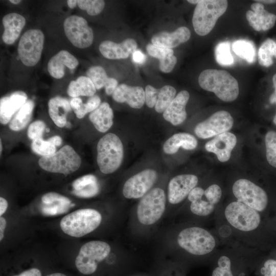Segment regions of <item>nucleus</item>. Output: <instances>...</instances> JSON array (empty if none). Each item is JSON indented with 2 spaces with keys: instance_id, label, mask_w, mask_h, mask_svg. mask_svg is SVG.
Segmentation results:
<instances>
[{
  "instance_id": "f257e3e1",
  "label": "nucleus",
  "mask_w": 276,
  "mask_h": 276,
  "mask_svg": "<svg viewBox=\"0 0 276 276\" xmlns=\"http://www.w3.org/2000/svg\"><path fill=\"white\" fill-rule=\"evenodd\" d=\"M214 229L222 242H235L268 251L276 246L269 220L257 211L236 200L221 204L214 218Z\"/></svg>"
},
{
  "instance_id": "f03ea898",
  "label": "nucleus",
  "mask_w": 276,
  "mask_h": 276,
  "mask_svg": "<svg viewBox=\"0 0 276 276\" xmlns=\"http://www.w3.org/2000/svg\"><path fill=\"white\" fill-rule=\"evenodd\" d=\"M266 252L235 242L223 244L210 261L211 276H249Z\"/></svg>"
},
{
  "instance_id": "7ed1b4c3",
  "label": "nucleus",
  "mask_w": 276,
  "mask_h": 276,
  "mask_svg": "<svg viewBox=\"0 0 276 276\" xmlns=\"http://www.w3.org/2000/svg\"><path fill=\"white\" fill-rule=\"evenodd\" d=\"M178 246L194 257L206 259L210 262L222 242L215 230L199 226L181 229L176 238Z\"/></svg>"
},
{
  "instance_id": "20e7f679",
  "label": "nucleus",
  "mask_w": 276,
  "mask_h": 276,
  "mask_svg": "<svg viewBox=\"0 0 276 276\" xmlns=\"http://www.w3.org/2000/svg\"><path fill=\"white\" fill-rule=\"evenodd\" d=\"M199 86L204 90L213 92L221 100L229 102L238 97V82L232 75L225 70L206 69L198 77Z\"/></svg>"
},
{
  "instance_id": "39448f33",
  "label": "nucleus",
  "mask_w": 276,
  "mask_h": 276,
  "mask_svg": "<svg viewBox=\"0 0 276 276\" xmlns=\"http://www.w3.org/2000/svg\"><path fill=\"white\" fill-rule=\"evenodd\" d=\"M222 195V189L217 183H212L205 189L196 187L188 196L191 213L195 216L214 220L221 205Z\"/></svg>"
},
{
  "instance_id": "423d86ee",
  "label": "nucleus",
  "mask_w": 276,
  "mask_h": 276,
  "mask_svg": "<svg viewBox=\"0 0 276 276\" xmlns=\"http://www.w3.org/2000/svg\"><path fill=\"white\" fill-rule=\"evenodd\" d=\"M232 192L236 201L254 209L270 220L269 198L261 187L248 179L241 178L233 182Z\"/></svg>"
},
{
  "instance_id": "0eeeda50",
  "label": "nucleus",
  "mask_w": 276,
  "mask_h": 276,
  "mask_svg": "<svg viewBox=\"0 0 276 276\" xmlns=\"http://www.w3.org/2000/svg\"><path fill=\"white\" fill-rule=\"evenodd\" d=\"M187 2L197 4L193 13L192 24L195 32L200 36H205L213 30L228 6L226 0H188Z\"/></svg>"
},
{
  "instance_id": "6e6552de",
  "label": "nucleus",
  "mask_w": 276,
  "mask_h": 276,
  "mask_svg": "<svg viewBox=\"0 0 276 276\" xmlns=\"http://www.w3.org/2000/svg\"><path fill=\"white\" fill-rule=\"evenodd\" d=\"M102 216L93 209H81L64 216L60 222V226L65 234L79 238L93 232L100 225Z\"/></svg>"
},
{
  "instance_id": "1a4fd4ad",
  "label": "nucleus",
  "mask_w": 276,
  "mask_h": 276,
  "mask_svg": "<svg viewBox=\"0 0 276 276\" xmlns=\"http://www.w3.org/2000/svg\"><path fill=\"white\" fill-rule=\"evenodd\" d=\"M97 162L100 170L104 174L116 171L122 164L124 150L122 141L115 134L108 133L99 141Z\"/></svg>"
},
{
  "instance_id": "9d476101",
  "label": "nucleus",
  "mask_w": 276,
  "mask_h": 276,
  "mask_svg": "<svg viewBox=\"0 0 276 276\" xmlns=\"http://www.w3.org/2000/svg\"><path fill=\"white\" fill-rule=\"evenodd\" d=\"M81 163L79 155L68 145L63 146L51 155L42 156L38 160V164L43 170L65 176L77 171Z\"/></svg>"
},
{
  "instance_id": "9b49d317",
  "label": "nucleus",
  "mask_w": 276,
  "mask_h": 276,
  "mask_svg": "<svg viewBox=\"0 0 276 276\" xmlns=\"http://www.w3.org/2000/svg\"><path fill=\"white\" fill-rule=\"evenodd\" d=\"M110 250V245L102 241L93 240L84 243L75 259L77 269L86 275L94 273L98 264L108 256Z\"/></svg>"
},
{
  "instance_id": "f8f14e48",
  "label": "nucleus",
  "mask_w": 276,
  "mask_h": 276,
  "mask_svg": "<svg viewBox=\"0 0 276 276\" xmlns=\"http://www.w3.org/2000/svg\"><path fill=\"white\" fill-rule=\"evenodd\" d=\"M164 191L158 188L151 190L140 201L137 208V217L140 222L151 225L157 222L163 215L166 208Z\"/></svg>"
},
{
  "instance_id": "ddd939ff",
  "label": "nucleus",
  "mask_w": 276,
  "mask_h": 276,
  "mask_svg": "<svg viewBox=\"0 0 276 276\" xmlns=\"http://www.w3.org/2000/svg\"><path fill=\"white\" fill-rule=\"evenodd\" d=\"M44 39L43 33L38 29L29 30L22 35L18 44L17 53L25 65L33 66L39 61Z\"/></svg>"
},
{
  "instance_id": "4468645a",
  "label": "nucleus",
  "mask_w": 276,
  "mask_h": 276,
  "mask_svg": "<svg viewBox=\"0 0 276 276\" xmlns=\"http://www.w3.org/2000/svg\"><path fill=\"white\" fill-rule=\"evenodd\" d=\"M63 28L66 36L75 47L84 49L92 44L93 31L84 18L75 15L70 16L64 21Z\"/></svg>"
},
{
  "instance_id": "2eb2a0df",
  "label": "nucleus",
  "mask_w": 276,
  "mask_h": 276,
  "mask_svg": "<svg viewBox=\"0 0 276 276\" xmlns=\"http://www.w3.org/2000/svg\"><path fill=\"white\" fill-rule=\"evenodd\" d=\"M233 124L231 114L226 111L220 110L198 123L195 127L194 132L198 137L206 139L227 132Z\"/></svg>"
},
{
  "instance_id": "dca6fc26",
  "label": "nucleus",
  "mask_w": 276,
  "mask_h": 276,
  "mask_svg": "<svg viewBox=\"0 0 276 276\" xmlns=\"http://www.w3.org/2000/svg\"><path fill=\"white\" fill-rule=\"evenodd\" d=\"M157 177L155 170L146 169L131 176L125 182L123 194L128 199L144 196L154 183Z\"/></svg>"
},
{
  "instance_id": "f3484780",
  "label": "nucleus",
  "mask_w": 276,
  "mask_h": 276,
  "mask_svg": "<svg viewBox=\"0 0 276 276\" xmlns=\"http://www.w3.org/2000/svg\"><path fill=\"white\" fill-rule=\"evenodd\" d=\"M198 183V178L193 174H180L174 177L168 185L169 202L172 204L181 202Z\"/></svg>"
},
{
  "instance_id": "a211bd4d",
  "label": "nucleus",
  "mask_w": 276,
  "mask_h": 276,
  "mask_svg": "<svg viewBox=\"0 0 276 276\" xmlns=\"http://www.w3.org/2000/svg\"><path fill=\"white\" fill-rule=\"evenodd\" d=\"M237 143L236 135L229 132H225L215 136L205 144V150L214 153L221 162L228 160L231 152Z\"/></svg>"
},
{
  "instance_id": "6ab92c4d",
  "label": "nucleus",
  "mask_w": 276,
  "mask_h": 276,
  "mask_svg": "<svg viewBox=\"0 0 276 276\" xmlns=\"http://www.w3.org/2000/svg\"><path fill=\"white\" fill-rule=\"evenodd\" d=\"M251 10L246 13L249 25L257 31H265L272 28L276 21V15L264 9V5L255 2L251 5Z\"/></svg>"
},
{
  "instance_id": "aec40b11",
  "label": "nucleus",
  "mask_w": 276,
  "mask_h": 276,
  "mask_svg": "<svg viewBox=\"0 0 276 276\" xmlns=\"http://www.w3.org/2000/svg\"><path fill=\"white\" fill-rule=\"evenodd\" d=\"M137 44L132 38H127L120 43L105 40L100 43L99 51L109 59H126L136 50Z\"/></svg>"
},
{
  "instance_id": "412c9836",
  "label": "nucleus",
  "mask_w": 276,
  "mask_h": 276,
  "mask_svg": "<svg viewBox=\"0 0 276 276\" xmlns=\"http://www.w3.org/2000/svg\"><path fill=\"white\" fill-rule=\"evenodd\" d=\"M112 99L119 103H126L134 108H140L145 102V94L140 86H131L125 84L118 86L112 95Z\"/></svg>"
},
{
  "instance_id": "4be33fe9",
  "label": "nucleus",
  "mask_w": 276,
  "mask_h": 276,
  "mask_svg": "<svg viewBox=\"0 0 276 276\" xmlns=\"http://www.w3.org/2000/svg\"><path fill=\"white\" fill-rule=\"evenodd\" d=\"M41 212L45 216H56L68 211L72 206L71 200L56 192H48L41 198Z\"/></svg>"
},
{
  "instance_id": "5701e85b",
  "label": "nucleus",
  "mask_w": 276,
  "mask_h": 276,
  "mask_svg": "<svg viewBox=\"0 0 276 276\" xmlns=\"http://www.w3.org/2000/svg\"><path fill=\"white\" fill-rule=\"evenodd\" d=\"M27 94L22 91H16L0 100V122L5 125L11 120L14 114L28 100Z\"/></svg>"
},
{
  "instance_id": "b1692460",
  "label": "nucleus",
  "mask_w": 276,
  "mask_h": 276,
  "mask_svg": "<svg viewBox=\"0 0 276 276\" xmlns=\"http://www.w3.org/2000/svg\"><path fill=\"white\" fill-rule=\"evenodd\" d=\"M190 37L189 29L186 27H180L172 32H158L152 36L151 41L156 47L172 49L187 41Z\"/></svg>"
},
{
  "instance_id": "393cba45",
  "label": "nucleus",
  "mask_w": 276,
  "mask_h": 276,
  "mask_svg": "<svg viewBox=\"0 0 276 276\" xmlns=\"http://www.w3.org/2000/svg\"><path fill=\"white\" fill-rule=\"evenodd\" d=\"M189 97L188 91H180L163 112L164 119L174 126L183 123L187 118L186 106Z\"/></svg>"
},
{
  "instance_id": "a878e982",
  "label": "nucleus",
  "mask_w": 276,
  "mask_h": 276,
  "mask_svg": "<svg viewBox=\"0 0 276 276\" xmlns=\"http://www.w3.org/2000/svg\"><path fill=\"white\" fill-rule=\"evenodd\" d=\"M78 64V60L73 55L67 51L61 50L50 59L47 68L52 77L61 79L64 75L65 67L73 70Z\"/></svg>"
},
{
  "instance_id": "bb28decb",
  "label": "nucleus",
  "mask_w": 276,
  "mask_h": 276,
  "mask_svg": "<svg viewBox=\"0 0 276 276\" xmlns=\"http://www.w3.org/2000/svg\"><path fill=\"white\" fill-rule=\"evenodd\" d=\"M2 22L5 29L2 35L3 40L7 44H13L24 28L26 19L19 14L11 13L4 16Z\"/></svg>"
},
{
  "instance_id": "cd10ccee",
  "label": "nucleus",
  "mask_w": 276,
  "mask_h": 276,
  "mask_svg": "<svg viewBox=\"0 0 276 276\" xmlns=\"http://www.w3.org/2000/svg\"><path fill=\"white\" fill-rule=\"evenodd\" d=\"M71 109L70 102L65 98L57 96L50 99L48 102L49 116L59 127L66 126V117Z\"/></svg>"
},
{
  "instance_id": "c85d7f7f",
  "label": "nucleus",
  "mask_w": 276,
  "mask_h": 276,
  "mask_svg": "<svg viewBox=\"0 0 276 276\" xmlns=\"http://www.w3.org/2000/svg\"><path fill=\"white\" fill-rule=\"evenodd\" d=\"M113 113L107 102L101 103L99 106L90 112L89 119L95 128L99 132L108 131L113 124Z\"/></svg>"
},
{
  "instance_id": "c756f323",
  "label": "nucleus",
  "mask_w": 276,
  "mask_h": 276,
  "mask_svg": "<svg viewBox=\"0 0 276 276\" xmlns=\"http://www.w3.org/2000/svg\"><path fill=\"white\" fill-rule=\"evenodd\" d=\"M86 76L92 81L96 89L104 87L107 95H112L118 86L117 80L108 77L104 69L100 66L89 67L86 72Z\"/></svg>"
},
{
  "instance_id": "7c9ffc66",
  "label": "nucleus",
  "mask_w": 276,
  "mask_h": 276,
  "mask_svg": "<svg viewBox=\"0 0 276 276\" xmlns=\"http://www.w3.org/2000/svg\"><path fill=\"white\" fill-rule=\"evenodd\" d=\"M197 140L193 135L185 132L174 134L163 145V150L168 154L176 153L180 147L191 150L196 148Z\"/></svg>"
},
{
  "instance_id": "2f4dec72",
  "label": "nucleus",
  "mask_w": 276,
  "mask_h": 276,
  "mask_svg": "<svg viewBox=\"0 0 276 276\" xmlns=\"http://www.w3.org/2000/svg\"><path fill=\"white\" fill-rule=\"evenodd\" d=\"M148 53L159 60V68L165 73L171 72L177 62V58L174 55L171 49L160 48L149 43L146 46Z\"/></svg>"
},
{
  "instance_id": "473e14b6",
  "label": "nucleus",
  "mask_w": 276,
  "mask_h": 276,
  "mask_svg": "<svg viewBox=\"0 0 276 276\" xmlns=\"http://www.w3.org/2000/svg\"><path fill=\"white\" fill-rule=\"evenodd\" d=\"M96 88L92 81L87 76H80L71 81L67 87V93L73 98L79 96L90 97L95 95Z\"/></svg>"
},
{
  "instance_id": "72a5a7b5",
  "label": "nucleus",
  "mask_w": 276,
  "mask_h": 276,
  "mask_svg": "<svg viewBox=\"0 0 276 276\" xmlns=\"http://www.w3.org/2000/svg\"><path fill=\"white\" fill-rule=\"evenodd\" d=\"M34 107V102L28 100L10 122L9 128L15 131L24 129L31 120Z\"/></svg>"
},
{
  "instance_id": "f704fd0d",
  "label": "nucleus",
  "mask_w": 276,
  "mask_h": 276,
  "mask_svg": "<svg viewBox=\"0 0 276 276\" xmlns=\"http://www.w3.org/2000/svg\"><path fill=\"white\" fill-rule=\"evenodd\" d=\"M258 61L260 65L269 67L276 58V42L271 39L266 40L260 47L258 53Z\"/></svg>"
},
{
  "instance_id": "c9c22d12",
  "label": "nucleus",
  "mask_w": 276,
  "mask_h": 276,
  "mask_svg": "<svg viewBox=\"0 0 276 276\" xmlns=\"http://www.w3.org/2000/svg\"><path fill=\"white\" fill-rule=\"evenodd\" d=\"M175 94L176 89L170 85H165L157 89L154 106L156 111L158 113L164 112L175 97Z\"/></svg>"
},
{
  "instance_id": "e433bc0d",
  "label": "nucleus",
  "mask_w": 276,
  "mask_h": 276,
  "mask_svg": "<svg viewBox=\"0 0 276 276\" xmlns=\"http://www.w3.org/2000/svg\"><path fill=\"white\" fill-rule=\"evenodd\" d=\"M232 49L235 53L248 62L255 60L256 50L252 43L246 40H238L233 42Z\"/></svg>"
},
{
  "instance_id": "4c0bfd02",
  "label": "nucleus",
  "mask_w": 276,
  "mask_h": 276,
  "mask_svg": "<svg viewBox=\"0 0 276 276\" xmlns=\"http://www.w3.org/2000/svg\"><path fill=\"white\" fill-rule=\"evenodd\" d=\"M257 276H276V258L268 251L255 269Z\"/></svg>"
},
{
  "instance_id": "58836bf2",
  "label": "nucleus",
  "mask_w": 276,
  "mask_h": 276,
  "mask_svg": "<svg viewBox=\"0 0 276 276\" xmlns=\"http://www.w3.org/2000/svg\"><path fill=\"white\" fill-rule=\"evenodd\" d=\"M215 58L217 63L221 65H230L233 63L234 60L231 53L229 42H222L217 45Z\"/></svg>"
},
{
  "instance_id": "ea45409f",
  "label": "nucleus",
  "mask_w": 276,
  "mask_h": 276,
  "mask_svg": "<svg viewBox=\"0 0 276 276\" xmlns=\"http://www.w3.org/2000/svg\"><path fill=\"white\" fill-rule=\"evenodd\" d=\"M266 156L268 163L276 168V132L269 131L265 137Z\"/></svg>"
},
{
  "instance_id": "a19ab883",
  "label": "nucleus",
  "mask_w": 276,
  "mask_h": 276,
  "mask_svg": "<svg viewBox=\"0 0 276 276\" xmlns=\"http://www.w3.org/2000/svg\"><path fill=\"white\" fill-rule=\"evenodd\" d=\"M31 148L35 153L42 156L51 155L56 152V147L42 137L33 141Z\"/></svg>"
},
{
  "instance_id": "79ce46f5",
  "label": "nucleus",
  "mask_w": 276,
  "mask_h": 276,
  "mask_svg": "<svg viewBox=\"0 0 276 276\" xmlns=\"http://www.w3.org/2000/svg\"><path fill=\"white\" fill-rule=\"evenodd\" d=\"M77 5L79 8L85 10L90 16L100 14L105 7V2L102 0H78Z\"/></svg>"
},
{
  "instance_id": "37998d69",
  "label": "nucleus",
  "mask_w": 276,
  "mask_h": 276,
  "mask_svg": "<svg viewBox=\"0 0 276 276\" xmlns=\"http://www.w3.org/2000/svg\"><path fill=\"white\" fill-rule=\"evenodd\" d=\"M101 104V99L97 95L89 97L85 103L80 104L79 106L73 110L78 119L83 118L87 113L91 112Z\"/></svg>"
},
{
  "instance_id": "c03bdc74",
  "label": "nucleus",
  "mask_w": 276,
  "mask_h": 276,
  "mask_svg": "<svg viewBox=\"0 0 276 276\" xmlns=\"http://www.w3.org/2000/svg\"><path fill=\"white\" fill-rule=\"evenodd\" d=\"M45 128V124L41 120H37L32 122L28 128V137L32 141L41 138Z\"/></svg>"
},
{
  "instance_id": "a18cd8bd",
  "label": "nucleus",
  "mask_w": 276,
  "mask_h": 276,
  "mask_svg": "<svg viewBox=\"0 0 276 276\" xmlns=\"http://www.w3.org/2000/svg\"><path fill=\"white\" fill-rule=\"evenodd\" d=\"M98 182L90 184L79 191L73 190L72 193L81 198H91L97 195L99 192Z\"/></svg>"
},
{
  "instance_id": "49530a36",
  "label": "nucleus",
  "mask_w": 276,
  "mask_h": 276,
  "mask_svg": "<svg viewBox=\"0 0 276 276\" xmlns=\"http://www.w3.org/2000/svg\"><path fill=\"white\" fill-rule=\"evenodd\" d=\"M97 182V177L93 174L83 175L73 182L72 184L73 190L79 191L90 184Z\"/></svg>"
},
{
  "instance_id": "de8ad7c7",
  "label": "nucleus",
  "mask_w": 276,
  "mask_h": 276,
  "mask_svg": "<svg viewBox=\"0 0 276 276\" xmlns=\"http://www.w3.org/2000/svg\"><path fill=\"white\" fill-rule=\"evenodd\" d=\"M146 59V55L140 50H135L132 53L133 61L136 63L143 64Z\"/></svg>"
},
{
  "instance_id": "09e8293b",
  "label": "nucleus",
  "mask_w": 276,
  "mask_h": 276,
  "mask_svg": "<svg viewBox=\"0 0 276 276\" xmlns=\"http://www.w3.org/2000/svg\"><path fill=\"white\" fill-rule=\"evenodd\" d=\"M40 270L36 268H32L26 270L18 275L13 276H41Z\"/></svg>"
},
{
  "instance_id": "8fccbe9b",
  "label": "nucleus",
  "mask_w": 276,
  "mask_h": 276,
  "mask_svg": "<svg viewBox=\"0 0 276 276\" xmlns=\"http://www.w3.org/2000/svg\"><path fill=\"white\" fill-rule=\"evenodd\" d=\"M7 225L6 220L3 216L0 217V241L3 239L4 232Z\"/></svg>"
},
{
  "instance_id": "3c124183",
  "label": "nucleus",
  "mask_w": 276,
  "mask_h": 276,
  "mask_svg": "<svg viewBox=\"0 0 276 276\" xmlns=\"http://www.w3.org/2000/svg\"><path fill=\"white\" fill-rule=\"evenodd\" d=\"M47 140L56 147L60 146L62 143V140L59 135L53 136Z\"/></svg>"
},
{
  "instance_id": "603ef678",
  "label": "nucleus",
  "mask_w": 276,
  "mask_h": 276,
  "mask_svg": "<svg viewBox=\"0 0 276 276\" xmlns=\"http://www.w3.org/2000/svg\"><path fill=\"white\" fill-rule=\"evenodd\" d=\"M8 202L3 197H0V216H2L6 211L8 208Z\"/></svg>"
},
{
  "instance_id": "864d4df0",
  "label": "nucleus",
  "mask_w": 276,
  "mask_h": 276,
  "mask_svg": "<svg viewBox=\"0 0 276 276\" xmlns=\"http://www.w3.org/2000/svg\"><path fill=\"white\" fill-rule=\"evenodd\" d=\"M272 82L274 87V91L269 98V102L271 104L276 103V73L273 76Z\"/></svg>"
},
{
  "instance_id": "5fc2aeb1",
  "label": "nucleus",
  "mask_w": 276,
  "mask_h": 276,
  "mask_svg": "<svg viewBox=\"0 0 276 276\" xmlns=\"http://www.w3.org/2000/svg\"><path fill=\"white\" fill-rule=\"evenodd\" d=\"M274 215L269 220V225L276 235V211H274Z\"/></svg>"
},
{
  "instance_id": "6e6d98bb",
  "label": "nucleus",
  "mask_w": 276,
  "mask_h": 276,
  "mask_svg": "<svg viewBox=\"0 0 276 276\" xmlns=\"http://www.w3.org/2000/svg\"><path fill=\"white\" fill-rule=\"evenodd\" d=\"M67 4L69 8L71 9L74 8L77 4V1L76 0H68Z\"/></svg>"
},
{
  "instance_id": "4d7b16f0",
  "label": "nucleus",
  "mask_w": 276,
  "mask_h": 276,
  "mask_svg": "<svg viewBox=\"0 0 276 276\" xmlns=\"http://www.w3.org/2000/svg\"><path fill=\"white\" fill-rule=\"evenodd\" d=\"M255 2H258V3H265V4H273V3H276V1L275 0H256L255 1Z\"/></svg>"
},
{
  "instance_id": "13d9d810",
  "label": "nucleus",
  "mask_w": 276,
  "mask_h": 276,
  "mask_svg": "<svg viewBox=\"0 0 276 276\" xmlns=\"http://www.w3.org/2000/svg\"><path fill=\"white\" fill-rule=\"evenodd\" d=\"M47 276H66L65 274L59 273V272H56V273H53L52 274H50Z\"/></svg>"
},
{
  "instance_id": "bf43d9fd",
  "label": "nucleus",
  "mask_w": 276,
  "mask_h": 276,
  "mask_svg": "<svg viewBox=\"0 0 276 276\" xmlns=\"http://www.w3.org/2000/svg\"><path fill=\"white\" fill-rule=\"evenodd\" d=\"M11 3L14 4H18L21 2V1L18 0H10L9 1Z\"/></svg>"
},
{
  "instance_id": "052dcab7",
  "label": "nucleus",
  "mask_w": 276,
  "mask_h": 276,
  "mask_svg": "<svg viewBox=\"0 0 276 276\" xmlns=\"http://www.w3.org/2000/svg\"><path fill=\"white\" fill-rule=\"evenodd\" d=\"M273 123H274V124L276 125V115L275 116V117H274V119H273Z\"/></svg>"
},
{
  "instance_id": "680f3d73",
  "label": "nucleus",
  "mask_w": 276,
  "mask_h": 276,
  "mask_svg": "<svg viewBox=\"0 0 276 276\" xmlns=\"http://www.w3.org/2000/svg\"><path fill=\"white\" fill-rule=\"evenodd\" d=\"M0 143H1V145H0V147H1V150H0V151H1V153H2V141H1V142H0Z\"/></svg>"
}]
</instances>
